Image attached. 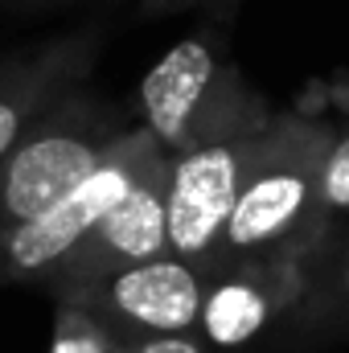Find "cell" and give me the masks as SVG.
Listing matches in <instances>:
<instances>
[{"mask_svg":"<svg viewBox=\"0 0 349 353\" xmlns=\"http://www.w3.org/2000/svg\"><path fill=\"white\" fill-rule=\"evenodd\" d=\"M333 136L308 123H279L259 136V152L239 185L222 230V267H296L321 239V161Z\"/></svg>","mask_w":349,"mask_h":353,"instance_id":"6da1fadb","label":"cell"},{"mask_svg":"<svg viewBox=\"0 0 349 353\" xmlns=\"http://www.w3.org/2000/svg\"><path fill=\"white\" fill-rule=\"evenodd\" d=\"M157 152H161V140L148 128L111 140L103 161L94 165V173L83 176L70 193H62L54 205H46L29 222H21L8 234H0L4 279H37L50 263H58L90 226L132 189V181L140 176V169Z\"/></svg>","mask_w":349,"mask_h":353,"instance_id":"7a4b0ae2","label":"cell"},{"mask_svg":"<svg viewBox=\"0 0 349 353\" xmlns=\"http://www.w3.org/2000/svg\"><path fill=\"white\" fill-rule=\"evenodd\" d=\"M259 136L169 152V189H165L169 255L193 263L206 275L218 271L222 230H226V218L235 210L239 185L259 152Z\"/></svg>","mask_w":349,"mask_h":353,"instance_id":"3957f363","label":"cell"},{"mask_svg":"<svg viewBox=\"0 0 349 353\" xmlns=\"http://www.w3.org/2000/svg\"><path fill=\"white\" fill-rule=\"evenodd\" d=\"M165 189H169V152L161 148L132 189L90 226L87 234L58 259L50 263L37 279L50 283L58 296L99 283L123 267L148 263L169 255V226H165Z\"/></svg>","mask_w":349,"mask_h":353,"instance_id":"277c9868","label":"cell"},{"mask_svg":"<svg viewBox=\"0 0 349 353\" xmlns=\"http://www.w3.org/2000/svg\"><path fill=\"white\" fill-rule=\"evenodd\" d=\"M206 283H210L206 271L177 255H161L148 263L123 267L99 283L74 288L58 300H74L90 308L119 337H173L197 329Z\"/></svg>","mask_w":349,"mask_h":353,"instance_id":"5b68a950","label":"cell"},{"mask_svg":"<svg viewBox=\"0 0 349 353\" xmlns=\"http://www.w3.org/2000/svg\"><path fill=\"white\" fill-rule=\"evenodd\" d=\"M214 87H218V66L201 41H177L144 74V83H140L144 119H148V132L161 140L165 152H185L197 144L259 136L251 123H243L230 111H218L210 103Z\"/></svg>","mask_w":349,"mask_h":353,"instance_id":"8992f818","label":"cell"},{"mask_svg":"<svg viewBox=\"0 0 349 353\" xmlns=\"http://www.w3.org/2000/svg\"><path fill=\"white\" fill-rule=\"evenodd\" d=\"M107 144L111 140L79 128H54L25 144H12V152L0 161V234L29 222L94 173Z\"/></svg>","mask_w":349,"mask_h":353,"instance_id":"52a82bcc","label":"cell"},{"mask_svg":"<svg viewBox=\"0 0 349 353\" xmlns=\"http://www.w3.org/2000/svg\"><path fill=\"white\" fill-rule=\"evenodd\" d=\"M300 288L296 267H222L206 283L197 329L210 345H243Z\"/></svg>","mask_w":349,"mask_h":353,"instance_id":"ba28073f","label":"cell"},{"mask_svg":"<svg viewBox=\"0 0 349 353\" xmlns=\"http://www.w3.org/2000/svg\"><path fill=\"white\" fill-rule=\"evenodd\" d=\"M54 353H123V337L74 300H58Z\"/></svg>","mask_w":349,"mask_h":353,"instance_id":"9c48e42d","label":"cell"},{"mask_svg":"<svg viewBox=\"0 0 349 353\" xmlns=\"http://www.w3.org/2000/svg\"><path fill=\"white\" fill-rule=\"evenodd\" d=\"M321 205L329 214H349V132L329 144L321 161Z\"/></svg>","mask_w":349,"mask_h":353,"instance_id":"30bf717a","label":"cell"},{"mask_svg":"<svg viewBox=\"0 0 349 353\" xmlns=\"http://www.w3.org/2000/svg\"><path fill=\"white\" fill-rule=\"evenodd\" d=\"M123 353H206L193 333H173V337H123Z\"/></svg>","mask_w":349,"mask_h":353,"instance_id":"8fae6325","label":"cell"},{"mask_svg":"<svg viewBox=\"0 0 349 353\" xmlns=\"http://www.w3.org/2000/svg\"><path fill=\"white\" fill-rule=\"evenodd\" d=\"M21 128H25V107H21V103H12V99H0V161L12 152V144H17Z\"/></svg>","mask_w":349,"mask_h":353,"instance_id":"7c38bea8","label":"cell"},{"mask_svg":"<svg viewBox=\"0 0 349 353\" xmlns=\"http://www.w3.org/2000/svg\"><path fill=\"white\" fill-rule=\"evenodd\" d=\"M341 288H346V300H349V259H346V275H341Z\"/></svg>","mask_w":349,"mask_h":353,"instance_id":"4fadbf2b","label":"cell"},{"mask_svg":"<svg viewBox=\"0 0 349 353\" xmlns=\"http://www.w3.org/2000/svg\"><path fill=\"white\" fill-rule=\"evenodd\" d=\"M0 279H4V267H0Z\"/></svg>","mask_w":349,"mask_h":353,"instance_id":"5bb4252c","label":"cell"}]
</instances>
